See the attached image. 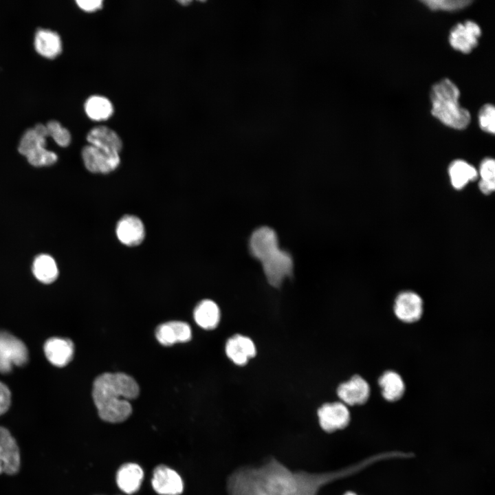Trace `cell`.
Here are the masks:
<instances>
[{
	"instance_id": "1",
	"label": "cell",
	"mask_w": 495,
	"mask_h": 495,
	"mask_svg": "<svg viewBox=\"0 0 495 495\" xmlns=\"http://www.w3.org/2000/svg\"><path fill=\"white\" fill-rule=\"evenodd\" d=\"M337 474L293 470L272 457L258 466H242L228 476V495L316 494Z\"/></svg>"
},
{
	"instance_id": "2",
	"label": "cell",
	"mask_w": 495,
	"mask_h": 495,
	"mask_svg": "<svg viewBox=\"0 0 495 495\" xmlns=\"http://www.w3.org/2000/svg\"><path fill=\"white\" fill-rule=\"evenodd\" d=\"M140 388L136 381L123 373H105L96 378L92 397L101 419L120 423L132 413L129 401L138 397Z\"/></svg>"
},
{
	"instance_id": "3",
	"label": "cell",
	"mask_w": 495,
	"mask_h": 495,
	"mask_svg": "<svg viewBox=\"0 0 495 495\" xmlns=\"http://www.w3.org/2000/svg\"><path fill=\"white\" fill-rule=\"evenodd\" d=\"M249 248L251 254L261 262L272 286L278 287L286 277L292 276V258L279 248L277 235L272 228L264 226L255 230L250 236Z\"/></svg>"
},
{
	"instance_id": "4",
	"label": "cell",
	"mask_w": 495,
	"mask_h": 495,
	"mask_svg": "<svg viewBox=\"0 0 495 495\" xmlns=\"http://www.w3.org/2000/svg\"><path fill=\"white\" fill-rule=\"evenodd\" d=\"M459 96V88L448 78L434 84L430 91L432 116L455 129L466 128L471 120L469 111L460 105Z\"/></svg>"
},
{
	"instance_id": "5",
	"label": "cell",
	"mask_w": 495,
	"mask_h": 495,
	"mask_svg": "<svg viewBox=\"0 0 495 495\" xmlns=\"http://www.w3.org/2000/svg\"><path fill=\"white\" fill-rule=\"evenodd\" d=\"M47 136L46 126L41 123L28 129L22 135L18 150L31 165L36 167L47 166L57 161V155L45 148Z\"/></svg>"
},
{
	"instance_id": "6",
	"label": "cell",
	"mask_w": 495,
	"mask_h": 495,
	"mask_svg": "<svg viewBox=\"0 0 495 495\" xmlns=\"http://www.w3.org/2000/svg\"><path fill=\"white\" fill-rule=\"evenodd\" d=\"M28 360L25 344L13 335L0 331V373H8L13 366H23Z\"/></svg>"
},
{
	"instance_id": "7",
	"label": "cell",
	"mask_w": 495,
	"mask_h": 495,
	"mask_svg": "<svg viewBox=\"0 0 495 495\" xmlns=\"http://www.w3.org/2000/svg\"><path fill=\"white\" fill-rule=\"evenodd\" d=\"M81 155L85 168L92 173H109L120 164V153L104 151L91 144L82 148Z\"/></svg>"
},
{
	"instance_id": "8",
	"label": "cell",
	"mask_w": 495,
	"mask_h": 495,
	"mask_svg": "<svg viewBox=\"0 0 495 495\" xmlns=\"http://www.w3.org/2000/svg\"><path fill=\"white\" fill-rule=\"evenodd\" d=\"M481 34L480 26L473 21L467 20L458 23L451 28L448 40L452 48L468 54L478 45Z\"/></svg>"
},
{
	"instance_id": "9",
	"label": "cell",
	"mask_w": 495,
	"mask_h": 495,
	"mask_svg": "<svg viewBox=\"0 0 495 495\" xmlns=\"http://www.w3.org/2000/svg\"><path fill=\"white\" fill-rule=\"evenodd\" d=\"M393 311L395 316L404 323L416 322L424 313L423 300L414 292H402L395 299Z\"/></svg>"
},
{
	"instance_id": "10",
	"label": "cell",
	"mask_w": 495,
	"mask_h": 495,
	"mask_svg": "<svg viewBox=\"0 0 495 495\" xmlns=\"http://www.w3.org/2000/svg\"><path fill=\"white\" fill-rule=\"evenodd\" d=\"M21 466L17 443L10 431L0 426V474H16Z\"/></svg>"
},
{
	"instance_id": "11",
	"label": "cell",
	"mask_w": 495,
	"mask_h": 495,
	"mask_svg": "<svg viewBox=\"0 0 495 495\" xmlns=\"http://www.w3.org/2000/svg\"><path fill=\"white\" fill-rule=\"evenodd\" d=\"M317 413L321 428L329 433L344 428L350 421L349 410L342 402L324 404Z\"/></svg>"
},
{
	"instance_id": "12",
	"label": "cell",
	"mask_w": 495,
	"mask_h": 495,
	"mask_svg": "<svg viewBox=\"0 0 495 495\" xmlns=\"http://www.w3.org/2000/svg\"><path fill=\"white\" fill-rule=\"evenodd\" d=\"M151 485L160 495H180L184 491V482L180 475L172 468L160 465L153 473Z\"/></svg>"
},
{
	"instance_id": "13",
	"label": "cell",
	"mask_w": 495,
	"mask_h": 495,
	"mask_svg": "<svg viewBox=\"0 0 495 495\" xmlns=\"http://www.w3.org/2000/svg\"><path fill=\"white\" fill-rule=\"evenodd\" d=\"M371 393L368 383L360 375H355L351 379L339 385L337 388L338 397L345 405L355 406L365 404Z\"/></svg>"
},
{
	"instance_id": "14",
	"label": "cell",
	"mask_w": 495,
	"mask_h": 495,
	"mask_svg": "<svg viewBox=\"0 0 495 495\" xmlns=\"http://www.w3.org/2000/svg\"><path fill=\"white\" fill-rule=\"evenodd\" d=\"M119 241L124 245H140L145 237V228L142 220L133 214H125L119 219L116 227Z\"/></svg>"
},
{
	"instance_id": "15",
	"label": "cell",
	"mask_w": 495,
	"mask_h": 495,
	"mask_svg": "<svg viewBox=\"0 0 495 495\" xmlns=\"http://www.w3.org/2000/svg\"><path fill=\"white\" fill-rule=\"evenodd\" d=\"M157 341L164 346L186 342L192 337L190 325L182 321H170L160 324L155 331Z\"/></svg>"
},
{
	"instance_id": "16",
	"label": "cell",
	"mask_w": 495,
	"mask_h": 495,
	"mask_svg": "<svg viewBox=\"0 0 495 495\" xmlns=\"http://www.w3.org/2000/svg\"><path fill=\"white\" fill-rule=\"evenodd\" d=\"M44 352L47 359L53 365L63 367L72 360L74 346L67 338H52L45 342Z\"/></svg>"
},
{
	"instance_id": "17",
	"label": "cell",
	"mask_w": 495,
	"mask_h": 495,
	"mask_svg": "<svg viewBox=\"0 0 495 495\" xmlns=\"http://www.w3.org/2000/svg\"><path fill=\"white\" fill-rule=\"evenodd\" d=\"M89 144L104 151L120 153L122 141L120 135L112 129L106 126H97L87 133Z\"/></svg>"
},
{
	"instance_id": "18",
	"label": "cell",
	"mask_w": 495,
	"mask_h": 495,
	"mask_svg": "<svg viewBox=\"0 0 495 495\" xmlns=\"http://www.w3.org/2000/svg\"><path fill=\"white\" fill-rule=\"evenodd\" d=\"M227 356L236 365L243 366L255 356L256 351L253 341L244 336L234 335L226 344Z\"/></svg>"
},
{
	"instance_id": "19",
	"label": "cell",
	"mask_w": 495,
	"mask_h": 495,
	"mask_svg": "<svg viewBox=\"0 0 495 495\" xmlns=\"http://www.w3.org/2000/svg\"><path fill=\"white\" fill-rule=\"evenodd\" d=\"M144 472L137 463H127L118 469L116 483L121 491L126 494L137 492L142 483Z\"/></svg>"
},
{
	"instance_id": "20",
	"label": "cell",
	"mask_w": 495,
	"mask_h": 495,
	"mask_svg": "<svg viewBox=\"0 0 495 495\" xmlns=\"http://www.w3.org/2000/svg\"><path fill=\"white\" fill-rule=\"evenodd\" d=\"M34 47L36 52L47 58H54L62 51L60 36L47 29H38L34 36Z\"/></svg>"
},
{
	"instance_id": "21",
	"label": "cell",
	"mask_w": 495,
	"mask_h": 495,
	"mask_svg": "<svg viewBox=\"0 0 495 495\" xmlns=\"http://www.w3.org/2000/svg\"><path fill=\"white\" fill-rule=\"evenodd\" d=\"M378 384L382 397L388 402L400 399L406 390L405 383L402 376L393 371H385L379 378Z\"/></svg>"
},
{
	"instance_id": "22",
	"label": "cell",
	"mask_w": 495,
	"mask_h": 495,
	"mask_svg": "<svg viewBox=\"0 0 495 495\" xmlns=\"http://www.w3.org/2000/svg\"><path fill=\"white\" fill-rule=\"evenodd\" d=\"M196 323L207 330L214 329L220 320V311L217 305L209 299L203 300L194 310Z\"/></svg>"
},
{
	"instance_id": "23",
	"label": "cell",
	"mask_w": 495,
	"mask_h": 495,
	"mask_svg": "<svg viewBox=\"0 0 495 495\" xmlns=\"http://www.w3.org/2000/svg\"><path fill=\"white\" fill-rule=\"evenodd\" d=\"M448 173L452 186L457 190L463 188L478 176L476 169L463 160L453 161L449 166Z\"/></svg>"
},
{
	"instance_id": "24",
	"label": "cell",
	"mask_w": 495,
	"mask_h": 495,
	"mask_svg": "<svg viewBox=\"0 0 495 495\" xmlns=\"http://www.w3.org/2000/svg\"><path fill=\"white\" fill-rule=\"evenodd\" d=\"M84 109L87 116L96 121L108 120L114 111L111 100L99 95L89 97L85 102Z\"/></svg>"
},
{
	"instance_id": "25",
	"label": "cell",
	"mask_w": 495,
	"mask_h": 495,
	"mask_svg": "<svg viewBox=\"0 0 495 495\" xmlns=\"http://www.w3.org/2000/svg\"><path fill=\"white\" fill-rule=\"evenodd\" d=\"M32 272L36 278L45 284L54 282L58 277V270L55 260L48 254H40L34 260Z\"/></svg>"
},
{
	"instance_id": "26",
	"label": "cell",
	"mask_w": 495,
	"mask_h": 495,
	"mask_svg": "<svg viewBox=\"0 0 495 495\" xmlns=\"http://www.w3.org/2000/svg\"><path fill=\"white\" fill-rule=\"evenodd\" d=\"M45 126L48 136L52 137L58 145L66 147L70 144L71 134L60 122L56 120H51Z\"/></svg>"
},
{
	"instance_id": "27",
	"label": "cell",
	"mask_w": 495,
	"mask_h": 495,
	"mask_svg": "<svg viewBox=\"0 0 495 495\" xmlns=\"http://www.w3.org/2000/svg\"><path fill=\"white\" fill-rule=\"evenodd\" d=\"M432 10L456 11L467 7L472 3L470 0H426L422 1Z\"/></svg>"
},
{
	"instance_id": "28",
	"label": "cell",
	"mask_w": 495,
	"mask_h": 495,
	"mask_svg": "<svg viewBox=\"0 0 495 495\" xmlns=\"http://www.w3.org/2000/svg\"><path fill=\"white\" fill-rule=\"evenodd\" d=\"M478 118L479 126L483 131L494 133L495 108L493 104H484L479 110Z\"/></svg>"
},
{
	"instance_id": "29",
	"label": "cell",
	"mask_w": 495,
	"mask_h": 495,
	"mask_svg": "<svg viewBox=\"0 0 495 495\" xmlns=\"http://www.w3.org/2000/svg\"><path fill=\"white\" fill-rule=\"evenodd\" d=\"M481 180L495 182V162L492 158H485L480 165Z\"/></svg>"
},
{
	"instance_id": "30",
	"label": "cell",
	"mask_w": 495,
	"mask_h": 495,
	"mask_svg": "<svg viewBox=\"0 0 495 495\" xmlns=\"http://www.w3.org/2000/svg\"><path fill=\"white\" fill-rule=\"evenodd\" d=\"M11 404V393L8 387L0 382V416L6 413Z\"/></svg>"
},
{
	"instance_id": "31",
	"label": "cell",
	"mask_w": 495,
	"mask_h": 495,
	"mask_svg": "<svg viewBox=\"0 0 495 495\" xmlns=\"http://www.w3.org/2000/svg\"><path fill=\"white\" fill-rule=\"evenodd\" d=\"M78 6L85 12H95L102 8L103 1L102 0H77Z\"/></svg>"
},
{
	"instance_id": "32",
	"label": "cell",
	"mask_w": 495,
	"mask_h": 495,
	"mask_svg": "<svg viewBox=\"0 0 495 495\" xmlns=\"http://www.w3.org/2000/svg\"><path fill=\"white\" fill-rule=\"evenodd\" d=\"M478 186L482 192H483L484 194H490L494 190L495 182H487L480 180Z\"/></svg>"
},
{
	"instance_id": "33",
	"label": "cell",
	"mask_w": 495,
	"mask_h": 495,
	"mask_svg": "<svg viewBox=\"0 0 495 495\" xmlns=\"http://www.w3.org/2000/svg\"><path fill=\"white\" fill-rule=\"evenodd\" d=\"M178 3H180L182 6H188L190 3H192V1L190 0H182L178 1Z\"/></svg>"
},
{
	"instance_id": "34",
	"label": "cell",
	"mask_w": 495,
	"mask_h": 495,
	"mask_svg": "<svg viewBox=\"0 0 495 495\" xmlns=\"http://www.w3.org/2000/svg\"><path fill=\"white\" fill-rule=\"evenodd\" d=\"M344 495H356V494L352 492H348L346 494H344Z\"/></svg>"
},
{
	"instance_id": "35",
	"label": "cell",
	"mask_w": 495,
	"mask_h": 495,
	"mask_svg": "<svg viewBox=\"0 0 495 495\" xmlns=\"http://www.w3.org/2000/svg\"><path fill=\"white\" fill-rule=\"evenodd\" d=\"M302 495H316V494H302Z\"/></svg>"
}]
</instances>
